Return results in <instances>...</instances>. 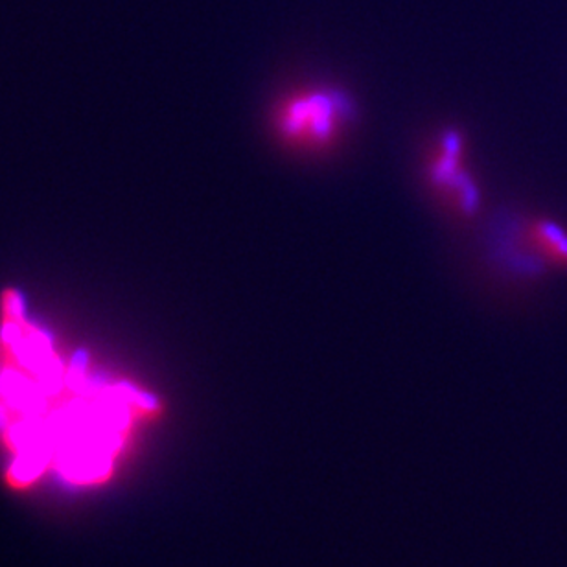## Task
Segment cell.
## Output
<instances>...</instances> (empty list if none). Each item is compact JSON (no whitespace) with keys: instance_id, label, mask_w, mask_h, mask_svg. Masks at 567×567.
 Wrapping results in <instances>:
<instances>
[{"instance_id":"6da1fadb","label":"cell","mask_w":567,"mask_h":567,"mask_svg":"<svg viewBox=\"0 0 567 567\" xmlns=\"http://www.w3.org/2000/svg\"><path fill=\"white\" fill-rule=\"evenodd\" d=\"M349 118V104L332 89H308L286 100L277 113V127L289 144L324 147Z\"/></svg>"},{"instance_id":"7a4b0ae2","label":"cell","mask_w":567,"mask_h":567,"mask_svg":"<svg viewBox=\"0 0 567 567\" xmlns=\"http://www.w3.org/2000/svg\"><path fill=\"white\" fill-rule=\"evenodd\" d=\"M527 241L538 257L557 268H567V230L553 219H536L527 229Z\"/></svg>"}]
</instances>
